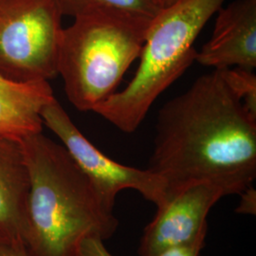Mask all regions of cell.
I'll use <instances>...</instances> for the list:
<instances>
[{
    "label": "cell",
    "instance_id": "1",
    "mask_svg": "<svg viewBox=\"0 0 256 256\" xmlns=\"http://www.w3.org/2000/svg\"><path fill=\"white\" fill-rule=\"evenodd\" d=\"M147 169L164 182V203L198 183L220 187L225 196L252 185L256 119L230 90L221 70L198 77L160 108Z\"/></svg>",
    "mask_w": 256,
    "mask_h": 256
},
{
    "label": "cell",
    "instance_id": "2",
    "mask_svg": "<svg viewBox=\"0 0 256 256\" xmlns=\"http://www.w3.org/2000/svg\"><path fill=\"white\" fill-rule=\"evenodd\" d=\"M30 178L24 245L30 256H78L86 238L106 241L119 227L114 210L62 144L42 132L20 140Z\"/></svg>",
    "mask_w": 256,
    "mask_h": 256
},
{
    "label": "cell",
    "instance_id": "3",
    "mask_svg": "<svg viewBox=\"0 0 256 256\" xmlns=\"http://www.w3.org/2000/svg\"><path fill=\"white\" fill-rule=\"evenodd\" d=\"M225 0H176L152 19L132 80L92 112L134 133L156 99L196 61L194 41Z\"/></svg>",
    "mask_w": 256,
    "mask_h": 256
},
{
    "label": "cell",
    "instance_id": "4",
    "mask_svg": "<svg viewBox=\"0 0 256 256\" xmlns=\"http://www.w3.org/2000/svg\"><path fill=\"white\" fill-rule=\"evenodd\" d=\"M152 19L102 10L76 16L63 28L58 75L74 108L92 111L117 92L140 57Z\"/></svg>",
    "mask_w": 256,
    "mask_h": 256
},
{
    "label": "cell",
    "instance_id": "5",
    "mask_svg": "<svg viewBox=\"0 0 256 256\" xmlns=\"http://www.w3.org/2000/svg\"><path fill=\"white\" fill-rule=\"evenodd\" d=\"M62 16L57 0H0V76L19 84L56 77Z\"/></svg>",
    "mask_w": 256,
    "mask_h": 256
},
{
    "label": "cell",
    "instance_id": "6",
    "mask_svg": "<svg viewBox=\"0 0 256 256\" xmlns=\"http://www.w3.org/2000/svg\"><path fill=\"white\" fill-rule=\"evenodd\" d=\"M43 124L54 132L75 164L88 178L102 202L114 210L117 196L135 190L156 207L165 202V183L150 170L122 164L104 155L70 119L61 104L54 98L41 111Z\"/></svg>",
    "mask_w": 256,
    "mask_h": 256
},
{
    "label": "cell",
    "instance_id": "7",
    "mask_svg": "<svg viewBox=\"0 0 256 256\" xmlns=\"http://www.w3.org/2000/svg\"><path fill=\"white\" fill-rule=\"evenodd\" d=\"M224 196L220 187L198 183L156 207L154 218L147 224L140 239L138 256H156L167 248L192 241L208 227V214Z\"/></svg>",
    "mask_w": 256,
    "mask_h": 256
},
{
    "label": "cell",
    "instance_id": "8",
    "mask_svg": "<svg viewBox=\"0 0 256 256\" xmlns=\"http://www.w3.org/2000/svg\"><path fill=\"white\" fill-rule=\"evenodd\" d=\"M210 40L196 61L214 70L256 68V0H236L220 8Z\"/></svg>",
    "mask_w": 256,
    "mask_h": 256
},
{
    "label": "cell",
    "instance_id": "9",
    "mask_svg": "<svg viewBox=\"0 0 256 256\" xmlns=\"http://www.w3.org/2000/svg\"><path fill=\"white\" fill-rule=\"evenodd\" d=\"M28 189L20 140L0 138V243L24 244Z\"/></svg>",
    "mask_w": 256,
    "mask_h": 256
},
{
    "label": "cell",
    "instance_id": "10",
    "mask_svg": "<svg viewBox=\"0 0 256 256\" xmlns=\"http://www.w3.org/2000/svg\"><path fill=\"white\" fill-rule=\"evenodd\" d=\"M54 98L48 82L19 84L0 76V138L21 140L42 132L41 111Z\"/></svg>",
    "mask_w": 256,
    "mask_h": 256
},
{
    "label": "cell",
    "instance_id": "11",
    "mask_svg": "<svg viewBox=\"0 0 256 256\" xmlns=\"http://www.w3.org/2000/svg\"><path fill=\"white\" fill-rule=\"evenodd\" d=\"M61 12L74 18L102 10H116L154 18L162 9L154 0H57Z\"/></svg>",
    "mask_w": 256,
    "mask_h": 256
},
{
    "label": "cell",
    "instance_id": "12",
    "mask_svg": "<svg viewBox=\"0 0 256 256\" xmlns=\"http://www.w3.org/2000/svg\"><path fill=\"white\" fill-rule=\"evenodd\" d=\"M221 70L230 90L248 113L256 119V75L254 70L236 66Z\"/></svg>",
    "mask_w": 256,
    "mask_h": 256
},
{
    "label": "cell",
    "instance_id": "13",
    "mask_svg": "<svg viewBox=\"0 0 256 256\" xmlns=\"http://www.w3.org/2000/svg\"><path fill=\"white\" fill-rule=\"evenodd\" d=\"M208 234V227L202 230L200 234L192 241L167 248L156 256H200L205 246V239Z\"/></svg>",
    "mask_w": 256,
    "mask_h": 256
},
{
    "label": "cell",
    "instance_id": "14",
    "mask_svg": "<svg viewBox=\"0 0 256 256\" xmlns=\"http://www.w3.org/2000/svg\"><path fill=\"white\" fill-rule=\"evenodd\" d=\"M78 256H115L104 245V241L100 238H86L79 248Z\"/></svg>",
    "mask_w": 256,
    "mask_h": 256
},
{
    "label": "cell",
    "instance_id": "15",
    "mask_svg": "<svg viewBox=\"0 0 256 256\" xmlns=\"http://www.w3.org/2000/svg\"><path fill=\"white\" fill-rule=\"evenodd\" d=\"M241 200L236 212L243 214H256V191L252 186L247 188L244 192L240 194Z\"/></svg>",
    "mask_w": 256,
    "mask_h": 256
},
{
    "label": "cell",
    "instance_id": "16",
    "mask_svg": "<svg viewBox=\"0 0 256 256\" xmlns=\"http://www.w3.org/2000/svg\"><path fill=\"white\" fill-rule=\"evenodd\" d=\"M0 256H30L22 243H0Z\"/></svg>",
    "mask_w": 256,
    "mask_h": 256
},
{
    "label": "cell",
    "instance_id": "17",
    "mask_svg": "<svg viewBox=\"0 0 256 256\" xmlns=\"http://www.w3.org/2000/svg\"><path fill=\"white\" fill-rule=\"evenodd\" d=\"M176 0H164V7L165 6H168V5H171L173 4L174 2H176Z\"/></svg>",
    "mask_w": 256,
    "mask_h": 256
},
{
    "label": "cell",
    "instance_id": "18",
    "mask_svg": "<svg viewBox=\"0 0 256 256\" xmlns=\"http://www.w3.org/2000/svg\"><path fill=\"white\" fill-rule=\"evenodd\" d=\"M154 1H155L156 4V5H158L160 8H162V7H164V0H154Z\"/></svg>",
    "mask_w": 256,
    "mask_h": 256
}]
</instances>
